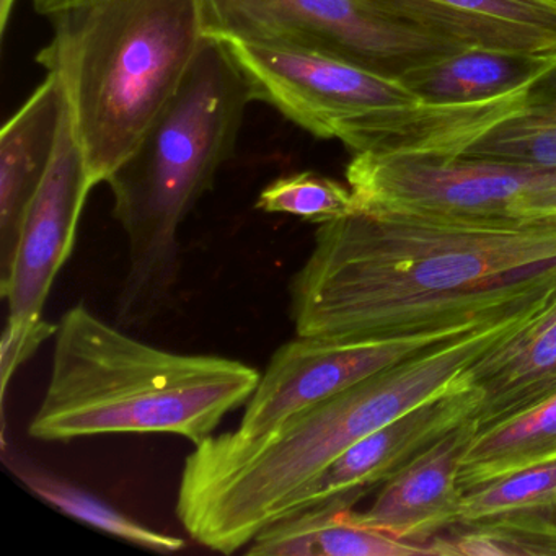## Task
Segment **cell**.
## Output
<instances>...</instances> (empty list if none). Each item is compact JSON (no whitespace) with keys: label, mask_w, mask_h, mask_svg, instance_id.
I'll use <instances>...</instances> for the list:
<instances>
[{"label":"cell","mask_w":556,"mask_h":556,"mask_svg":"<svg viewBox=\"0 0 556 556\" xmlns=\"http://www.w3.org/2000/svg\"><path fill=\"white\" fill-rule=\"evenodd\" d=\"M291 295L298 337L481 327L556 295V214L455 220L357 211L320 224Z\"/></svg>","instance_id":"6da1fadb"},{"label":"cell","mask_w":556,"mask_h":556,"mask_svg":"<svg viewBox=\"0 0 556 556\" xmlns=\"http://www.w3.org/2000/svg\"><path fill=\"white\" fill-rule=\"evenodd\" d=\"M535 315L517 312L431 353L382 370L258 438L226 432L185 460L177 516L206 548H245L281 519L286 504L331 460L370 432L467 379L488 351Z\"/></svg>","instance_id":"7a4b0ae2"},{"label":"cell","mask_w":556,"mask_h":556,"mask_svg":"<svg viewBox=\"0 0 556 556\" xmlns=\"http://www.w3.org/2000/svg\"><path fill=\"white\" fill-rule=\"evenodd\" d=\"M54 337L50 383L28 426L38 441L165 432L198 444L262 379L240 361L142 343L84 305L61 318Z\"/></svg>","instance_id":"3957f363"},{"label":"cell","mask_w":556,"mask_h":556,"mask_svg":"<svg viewBox=\"0 0 556 556\" xmlns=\"http://www.w3.org/2000/svg\"><path fill=\"white\" fill-rule=\"evenodd\" d=\"M37 63L58 74L93 184L109 181L172 102L204 45L201 0H96L51 15Z\"/></svg>","instance_id":"277c9868"},{"label":"cell","mask_w":556,"mask_h":556,"mask_svg":"<svg viewBox=\"0 0 556 556\" xmlns=\"http://www.w3.org/2000/svg\"><path fill=\"white\" fill-rule=\"evenodd\" d=\"M252 90L229 50L210 38L177 96L106 184L129 245L119 314L139 320L178 271V227L232 157Z\"/></svg>","instance_id":"5b68a950"},{"label":"cell","mask_w":556,"mask_h":556,"mask_svg":"<svg viewBox=\"0 0 556 556\" xmlns=\"http://www.w3.org/2000/svg\"><path fill=\"white\" fill-rule=\"evenodd\" d=\"M359 211L490 220L556 214V168L429 152H359L346 167Z\"/></svg>","instance_id":"8992f818"},{"label":"cell","mask_w":556,"mask_h":556,"mask_svg":"<svg viewBox=\"0 0 556 556\" xmlns=\"http://www.w3.org/2000/svg\"><path fill=\"white\" fill-rule=\"evenodd\" d=\"M213 40L289 45L343 58L383 76L464 50L396 21L370 0H201Z\"/></svg>","instance_id":"52a82bcc"},{"label":"cell","mask_w":556,"mask_h":556,"mask_svg":"<svg viewBox=\"0 0 556 556\" xmlns=\"http://www.w3.org/2000/svg\"><path fill=\"white\" fill-rule=\"evenodd\" d=\"M217 41L245 76L253 102L273 106L318 139L346 146L377 113L421 103L399 79L343 58L289 45Z\"/></svg>","instance_id":"ba28073f"},{"label":"cell","mask_w":556,"mask_h":556,"mask_svg":"<svg viewBox=\"0 0 556 556\" xmlns=\"http://www.w3.org/2000/svg\"><path fill=\"white\" fill-rule=\"evenodd\" d=\"M481 327L380 340L298 337L282 344L269 361L247 402L237 432L245 438L268 434L299 413L369 377L460 340Z\"/></svg>","instance_id":"9c48e42d"},{"label":"cell","mask_w":556,"mask_h":556,"mask_svg":"<svg viewBox=\"0 0 556 556\" xmlns=\"http://www.w3.org/2000/svg\"><path fill=\"white\" fill-rule=\"evenodd\" d=\"M96 187L66 105L50 170L25 211L14 252L2 269L9 318L43 317L45 302L70 260L84 206Z\"/></svg>","instance_id":"30bf717a"},{"label":"cell","mask_w":556,"mask_h":556,"mask_svg":"<svg viewBox=\"0 0 556 556\" xmlns=\"http://www.w3.org/2000/svg\"><path fill=\"white\" fill-rule=\"evenodd\" d=\"M478 392L467 379L354 442L286 504L281 519L340 496L361 500L413 458L471 418ZM279 519V520H281ZM278 522V520H276Z\"/></svg>","instance_id":"8fae6325"},{"label":"cell","mask_w":556,"mask_h":556,"mask_svg":"<svg viewBox=\"0 0 556 556\" xmlns=\"http://www.w3.org/2000/svg\"><path fill=\"white\" fill-rule=\"evenodd\" d=\"M477 432L473 416L455 426L387 480L367 509H351L353 519L426 546L434 536L455 529L464 500L458 475Z\"/></svg>","instance_id":"7c38bea8"},{"label":"cell","mask_w":556,"mask_h":556,"mask_svg":"<svg viewBox=\"0 0 556 556\" xmlns=\"http://www.w3.org/2000/svg\"><path fill=\"white\" fill-rule=\"evenodd\" d=\"M422 34L460 48L556 56V5L545 0H370Z\"/></svg>","instance_id":"4fadbf2b"},{"label":"cell","mask_w":556,"mask_h":556,"mask_svg":"<svg viewBox=\"0 0 556 556\" xmlns=\"http://www.w3.org/2000/svg\"><path fill=\"white\" fill-rule=\"evenodd\" d=\"M478 392V431L506 421L556 393V295L519 330L468 369Z\"/></svg>","instance_id":"5bb4252c"},{"label":"cell","mask_w":556,"mask_h":556,"mask_svg":"<svg viewBox=\"0 0 556 556\" xmlns=\"http://www.w3.org/2000/svg\"><path fill=\"white\" fill-rule=\"evenodd\" d=\"M66 105L63 80L48 73L0 132L2 269L14 252L25 211L50 170Z\"/></svg>","instance_id":"9a60e30c"},{"label":"cell","mask_w":556,"mask_h":556,"mask_svg":"<svg viewBox=\"0 0 556 556\" xmlns=\"http://www.w3.org/2000/svg\"><path fill=\"white\" fill-rule=\"evenodd\" d=\"M356 497L340 496L266 527L247 553L252 556H415L429 546L396 539L351 516Z\"/></svg>","instance_id":"2e32d148"},{"label":"cell","mask_w":556,"mask_h":556,"mask_svg":"<svg viewBox=\"0 0 556 556\" xmlns=\"http://www.w3.org/2000/svg\"><path fill=\"white\" fill-rule=\"evenodd\" d=\"M555 58L464 48L421 64L399 80L426 105H478L529 86Z\"/></svg>","instance_id":"e0dca14e"},{"label":"cell","mask_w":556,"mask_h":556,"mask_svg":"<svg viewBox=\"0 0 556 556\" xmlns=\"http://www.w3.org/2000/svg\"><path fill=\"white\" fill-rule=\"evenodd\" d=\"M552 460H556V393L478 431L462 460L458 484L468 491L519 468Z\"/></svg>","instance_id":"ac0fdd59"},{"label":"cell","mask_w":556,"mask_h":556,"mask_svg":"<svg viewBox=\"0 0 556 556\" xmlns=\"http://www.w3.org/2000/svg\"><path fill=\"white\" fill-rule=\"evenodd\" d=\"M457 155L556 168V58L527 87L516 112L481 129Z\"/></svg>","instance_id":"d6986e66"},{"label":"cell","mask_w":556,"mask_h":556,"mask_svg":"<svg viewBox=\"0 0 556 556\" xmlns=\"http://www.w3.org/2000/svg\"><path fill=\"white\" fill-rule=\"evenodd\" d=\"M8 467L15 477L30 488L37 496L50 503L51 506L63 510L67 516L102 530L116 539L125 540L141 548L157 553H175L185 548V540L180 536L168 535L142 526L138 520L119 513L115 507L97 500L93 494L74 486L70 481L50 473L45 468L31 464L30 460L12 454L4 455Z\"/></svg>","instance_id":"ffe728a7"},{"label":"cell","mask_w":556,"mask_h":556,"mask_svg":"<svg viewBox=\"0 0 556 556\" xmlns=\"http://www.w3.org/2000/svg\"><path fill=\"white\" fill-rule=\"evenodd\" d=\"M556 510V460L530 465L464 491L458 526Z\"/></svg>","instance_id":"44dd1931"},{"label":"cell","mask_w":556,"mask_h":556,"mask_svg":"<svg viewBox=\"0 0 556 556\" xmlns=\"http://www.w3.org/2000/svg\"><path fill=\"white\" fill-rule=\"evenodd\" d=\"M255 206L263 213L289 214L315 224L331 223L359 211L350 187L315 172H299L271 181Z\"/></svg>","instance_id":"7402d4cb"},{"label":"cell","mask_w":556,"mask_h":556,"mask_svg":"<svg viewBox=\"0 0 556 556\" xmlns=\"http://www.w3.org/2000/svg\"><path fill=\"white\" fill-rule=\"evenodd\" d=\"M58 327L48 324L43 317L21 318L14 320L9 318L8 327L2 337V346H0V377H2V399H5V392L9 389L14 374L18 367L34 356L35 351L48 340L56 334Z\"/></svg>","instance_id":"603a6c76"},{"label":"cell","mask_w":556,"mask_h":556,"mask_svg":"<svg viewBox=\"0 0 556 556\" xmlns=\"http://www.w3.org/2000/svg\"><path fill=\"white\" fill-rule=\"evenodd\" d=\"M89 2H96V0H31L37 14L48 18L51 15L58 14V12L77 8V5L89 4Z\"/></svg>","instance_id":"cb8c5ba5"},{"label":"cell","mask_w":556,"mask_h":556,"mask_svg":"<svg viewBox=\"0 0 556 556\" xmlns=\"http://www.w3.org/2000/svg\"><path fill=\"white\" fill-rule=\"evenodd\" d=\"M14 5L15 0H0V35H2V38H4L5 31H8Z\"/></svg>","instance_id":"d4e9b609"},{"label":"cell","mask_w":556,"mask_h":556,"mask_svg":"<svg viewBox=\"0 0 556 556\" xmlns=\"http://www.w3.org/2000/svg\"><path fill=\"white\" fill-rule=\"evenodd\" d=\"M545 2H548V4L556 5V0H545Z\"/></svg>","instance_id":"484cf974"},{"label":"cell","mask_w":556,"mask_h":556,"mask_svg":"<svg viewBox=\"0 0 556 556\" xmlns=\"http://www.w3.org/2000/svg\"><path fill=\"white\" fill-rule=\"evenodd\" d=\"M553 519L556 520V510H555V513H553Z\"/></svg>","instance_id":"4316f807"}]
</instances>
